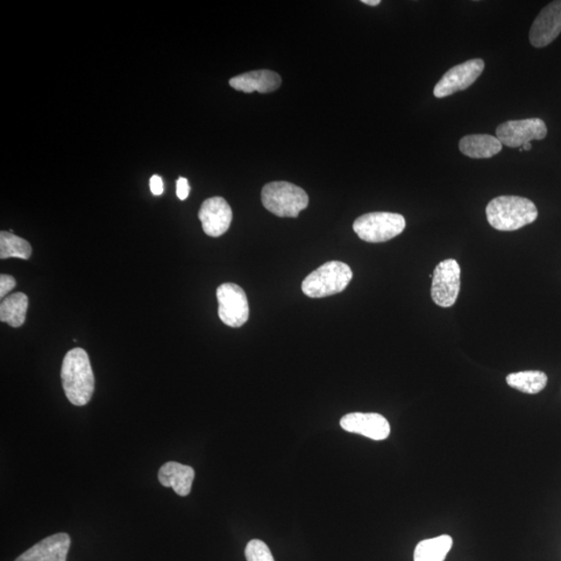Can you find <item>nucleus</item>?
Here are the masks:
<instances>
[{
  "label": "nucleus",
  "mask_w": 561,
  "mask_h": 561,
  "mask_svg": "<svg viewBox=\"0 0 561 561\" xmlns=\"http://www.w3.org/2000/svg\"><path fill=\"white\" fill-rule=\"evenodd\" d=\"M62 383L68 401L76 407L88 404L95 390L89 354L80 347L67 353L62 365Z\"/></svg>",
  "instance_id": "f257e3e1"
},
{
  "label": "nucleus",
  "mask_w": 561,
  "mask_h": 561,
  "mask_svg": "<svg viewBox=\"0 0 561 561\" xmlns=\"http://www.w3.org/2000/svg\"><path fill=\"white\" fill-rule=\"evenodd\" d=\"M487 218L494 229L516 231L532 224L538 216L537 206L529 198L517 196H501L493 198L487 206Z\"/></svg>",
  "instance_id": "f03ea898"
},
{
  "label": "nucleus",
  "mask_w": 561,
  "mask_h": 561,
  "mask_svg": "<svg viewBox=\"0 0 561 561\" xmlns=\"http://www.w3.org/2000/svg\"><path fill=\"white\" fill-rule=\"evenodd\" d=\"M261 200L269 212L280 218H297L309 204L306 191L285 181L267 183L262 189Z\"/></svg>",
  "instance_id": "7ed1b4c3"
},
{
  "label": "nucleus",
  "mask_w": 561,
  "mask_h": 561,
  "mask_svg": "<svg viewBox=\"0 0 561 561\" xmlns=\"http://www.w3.org/2000/svg\"><path fill=\"white\" fill-rule=\"evenodd\" d=\"M353 279L352 268L340 261L326 262L305 278L302 290L312 298L343 293Z\"/></svg>",
  "instance_id": "20e7f679"
},
{
  "label": "nucleus",
  "mask_w": 561,
  "mask_h": 561,
  "mask_svg": "<svg viewBox=\"0 0 561 561\" xmlns=\"http://www.w3.org/2000/svg\"><path fill=\"white\" fill-rule=\"evenodd\" d=\"M353 227L360 239L379 244L399 237L406 228V219L399 213L371 212L358 218Z\"/></svg>",
  "instance_id": "39448f33"
},
{
  "label": "nucleus",
  "mask_w": 561,
  "mask_h": 561,
  "mask_svg": "<svg viewBox=\"0 0 561 561\" xmlns=\"http://www.w3.org/2000/svg\"><path fill=\"white\" fill-rule=\"evenodd\" d=\"M460 289V267L454 259H447L436 266L432 274L431 298L439 307L450 308L456 304Z\"/></svg>",
  "instance_id": "423d86ee"
},
{
  "label": "nucleus",
  "mask_w": 561,
  "mask_h": 561,
  "mask_svg": "<svg viewBox=\"0 0 561 561\" xmlns=\"http://www.w3.org/2000/svg\"><path fill=\"white\" fill-rule=\"evenodd\" d=\"M218 317L231 328H240L248 319L250 309L243 288L233 283H225L217 290Z\"/></svg>",
  "instance_id": "0eeeda50"
},
{
  "label": "nucleus",
  "mask_w": 561,
  "mask_h": 561,
  "mask_svg": "<svg viewBox=\"0 0 561 561\" xmlns=\"http://www.w3.org/2000/svg\"><path fill=\"white\" fill-rule=\"evenodd\" d=\"M548 130L541 119L508 121L496 130V136L502 145L509 148H521L532 140H542Z\"/></svg>",
  "instance_id": "6e6552de"
},
{
  "label": "nucleus",
  "mask_w": 561,
  "mask_h": 561,
  "mask_svg": "<svg viewBox=\"0 0 561 561\" xmlns=\"http://www.w3.org/2000/svg\"><path fill=\"white\" fill-rule=\"evenodd\" d=\"M484 69L485 62L480 59L467 61L450 69L436 84L435 97L444 98L470 88L484 73Z\"/></svg>",
  "instance_id": "1a4fd4ad"
},
{
  "label": "nucleus",
  "mask_w": 561,
  "mask_h": 561,
  "mask_svg": "<svg viewBox=\"0 0 561 561\" xmlns=\"http://www.w3.org/2000/svg\"><path fill=\"white\" fill-rule=\"evenodd\" d=\"M232 209L222 197H213L204 201L198 210L203 230L210 237H222L232 223Z\"/></svg>",
  "instance_id": "9d476101"
},
{
  "label": "nucleus",
  "mask_w": 561,
  "mask_h": 561,
  "mask_svg": "<svg viewBox=\"0 0 561 561\" xmlns=\"http://www.w3.org/2000/svg\"><path fill=\"white\" fill-rule=\"evenodd\" d=\"M561 33V0H556L538 14L529 33L532 46L543 48L551 44Z\"/></svg>",
  "instance_id": "9b49d317"
},
{
  "label": "nucleus",
  "mask_w": 561,
  "mask_h": 561,
  "mask_svg": "<svg viewBox=\"0 0 561 561\" xmlns=\"http://www.w3.org/2000/svg\"><path fill=\"white\" fill-rule=\"evenodd\" d=\"M344 430L358 434L374 441H382L390 436L392 428L387 419L376 413H351L340 421Z\"/></svg>",
  "instance_id": "f8f14e48"
},
{
  "label": "nucleus",
  "mask_w": 561,
  "mask_h": 561,
  "mask_svg": "<svg viewBox=\"0 0 561 561\" xmlns=\"http://www.w3.org/2000/svg\"><path fill=\"white\" fill-rule=\"evenodd\" d=\"M71 545L67 534H56L42 539L15 561H66Z\"/></svg>",
  "instance_id": "ddd939ff"
},
{
  "label": "nucleus",
  "mask_w": 561,
  "mask_h": 561,
  "mask_svg": "<svg viewBox=\"0 0 561 561\" xmlns=\"http://www.w3.org/2000/svg\"><path fill=\"white\" fill-rule=\"evenodd\" d=\"M229 83L234 90L245 92L247 94L253 93V92L267 94L278 90L282 80L280 75L274 71L257 70L233 77Z\"/></svg>",
  "instance_id": "4468645a"
},
{
  "label": "nucleus",
  "mask_w": 561,
  "mask_h": 561,
  "mask_svg": "<svg viewBox=\"0 0 561 561\" xmlns=\"http://www.w3.org/2000/svg\"><path fill=\"white\" fill-rule=\"evenodd\" d=\"M195 479L193 468L176 461H169L162 465L159 472V479L162 486L172 488L177 495H189Z\"/></svg>",
  "instance_id": "2eb2a0df"
},
{
  "label": "nucleus",
  "mask_w": 561,
  "mask_h": 561,
  "mask_svg": "<svg viewBox=\"0 0 561 561\" xmlns=\"http://www.w3.org/2000/svg\"><path fill=\"white\" fill-rule=\"evenodd\" d=\"M459 150L474 160L491 159L502 150V143L497 137L488 134H470L459 140Z\"/></svg>",
  "instance_id": "dca6fc26"
},
{
  "label": "nucleus",
  "mask_w": 561,
  "mask_h": 561,
  "mask_svg": "<svg viewBox=\"0 0 561 561\" xmlns=\"http://www.w3.org/2000/svg\"><path fill=\"white\" fill-rule=\"evenodd\" d=\"M28 309V297L23 293L14 294L4 298L0 305V321L12 328H19L25 322Z\"/></svg>",
  "instance_id": "f3484780"
},
{
  "label": "nucleus",
  "mask_w": 561,
  "mask_h": 561,
  "mask_svg": "<svg viewBox=\"0 0 561 561\" xmlns=\"http://www.w3.org/2000/svg\"><path fill=\"white\" fill-rule=\"evenodd\" d=\"M452 545V537L447 535L424 539L416 546L414 561H444Z\"/></svg>",
  "instance_id": "a211bd4d"
},
{
  "label": "nucleus",
  "mask_w": 561,
  "mask_h": 561,
  "mask_svg": "<svg viewBox=\"0 0 561 561\" xmlns=\"http://www.w3.org/2000/svg\"><path fill=\"white\" fill-rule=\"evenodd\" d=\"M508 385L527 394H537L545 389L548 376L543 372L529 371L510 373L507 376Z\"/></svg>",
  "instance_id": "6ab92c4d"
},
{
  "label": "nucleus",
  "mask_w": 561,
  "mask_h": 561,
  "mask_svg": "<svg viewBox=\"0 0 561 561\" xmlns=\"http://www.w3.org/2000/svg\"><path fill=\"white\" fill-rule=\"evenodd\" d=\"M32 246L24 238L11 232L0 233V258H19L28 260L32 256Z\"/></svg>",
  "instance_id": "aec40b11"
},
{
  "label": "nucleus",
  "mask_w": 561,
  "mask_h": 561,
  "mask_svg": "<svg viewBox=\"0 0 561 561\" xmlns=\"http://www.w3.org/2000/svg\"><path fill=\"white\" fill-rule=\"evenodd\" d=\"M247 561H275L267 545L260 539H252L246 548Z\"/></svg>",
  "instance_id": "412c9836"
},
{
  "label": "nucleus",
  "mask_w": 561,
  "mask_h": 561,
  "mask_svg": "<svg viewBox=\"0 0 561 561\" xmlns=\"http://www.w3.org/2000/svg\"><path fill=\"white\" fill-rule=\"evenodd\" d=\"M16 287V280L12 276L3 274L0 276V297L5 298L11 291Z\"/></svg>",
  "instance_id": "4be33fe9"
},
{
  "label": "nucleus",
  "mask_w": 561,
  "mask_h": 561,
  "mask_svg": "<svg viewBox=\"0 0 561 561\" xmlns=\"http://www.w3.org/2000/svg\"><path fill=\"white\" fill-rule=\"evenodd\" d=\"M190 188L189 183L187 179H183L180 177L179 180H177V196L180 198L181 201L186 200L189 195Z\"/></svg>",
  "instance_id": "5701e85b"
},
{
  "label": "nucleus",
  "mask_w": 561,
  "mask_h": 561,
  "mask_svg": "<svg viewBox=\"0 0 561 561\" xmlns=\"http://www.w3.org/2000/svg\"><path fill=\"white\" fill-rule=\"evenodd\" d=\"M150 189L154 196H160L163 193V181L160 176L154 175L150 179Z\"/></svg>",
  "instance_id": "b1692460"
},
{
  "label": "nucleus",
  "mask_w": 561,
  "mask_h": 561,
  "mask_svg": "<svg viewBox=\"0 0 561 561\" xmlns=\"http://www.w3.org/2000/svg\"><path fill=\"white\" fill-rule=\"evenodd\" d=\"M364 5H372V6H375V5H379L381 4V0H363Z\"/></svg>",
  "instance_id": "393cba45"
},
{
  "label": "nucleus",
  "mask_w": 561,
  "mask_h": 561,
  "mask_svg": "<svg viewBox=\"0 0 561 561\" xmlns=\"http://www.w3.org/2000/svg\"><path fill=\"white\" fill-rule=\"evenodd\" d=\"M522 148L524 151H529L531 150L532 146L530 143H527V144H525Z\"/></svg>",
  "instance_id": "a878e982"
}]
</instances>
